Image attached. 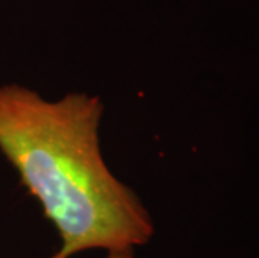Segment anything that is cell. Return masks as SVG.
Wrapping results in <instances>:
<instances>
[{
  "instance_id": "1",
  "label": "cell",
  "mask_w": 259,
  "mask_h": 258,
  "mask_svg": "<svg viewBox=\"0 0 259 258\" xmlns=\"http://www.w3.org/2000/svg\"><path fill=\"white\" fill-rule=\"evenodd\" d=\"M99 96L72 92L47 101L19 84H0V151L56 227L54 258L85 250L132 251L149 241L152 219L102 158Z\"/></svg>"
},
{
  "instance_id": "2",
  "label": "cell",
  "mask_w": 259,
  "mask_h": 258,
  "mask_svg": "<svg viewBox=\"0 0 259 258\" xmlns=\"http://www.w3.org/2000/svg\"><path fill=\"white\" fill-rule=\"evenodd\" d=\"M109 258H132V251H124V253H109Z\"/></svg>"
}]
</instances>
